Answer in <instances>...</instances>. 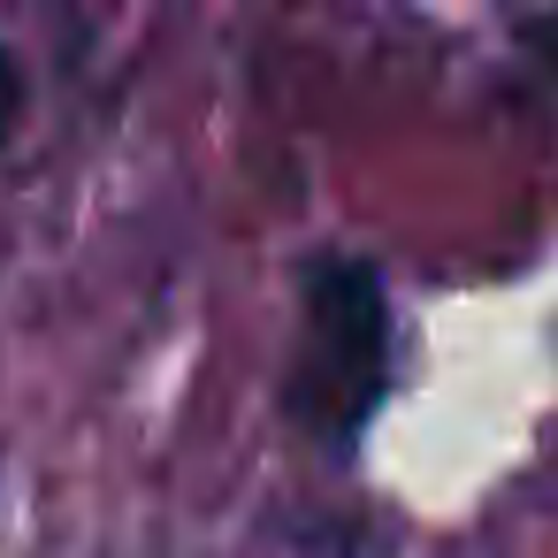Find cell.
<instances>
[{
    "label": "cell",
    "instance_id": "6da1fadb",
    "mask_svg": "<svg viewBox=\"0 0 558 558\" xmlns=\"http://www.w3.org/2000/svg\"><path fill=\"white\" fill-rule=\"evenodd\" d=\"M390 390V299L367 260H322L306 276L299 352H291V421L322 444H352Z\"/></svg>",
    "mask_w": 558,
    "mask_h": 558
},
{
    "label": "cell",
    "instance_id": "7a4b0ae2",
    "mask_svg": "<svg viewBox=\"0 0 558 558\" xmlns=\"http://www.w3.org/2000/svg\"><path fill=\"white\" fill-rule=\"evenodd\" d=\"M16 116H24V77H16V54L0 47V138L16 131Z\"/></svg>",
    "mask_w": 558,
    "mask_h": 558
}]
</instances>
